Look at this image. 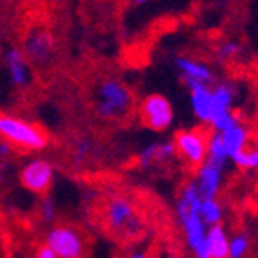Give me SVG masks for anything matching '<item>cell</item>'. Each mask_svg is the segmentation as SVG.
<instances>
[{
	"label": "cell",
	"instance_id": "3",
	"mask_svg": "<svg viewBox=\"0 0 258 258\" xmlns=\"http://www.w3.org/2000/svg\"><path fill=\"white\" fill-rule=\"evenodd\" d=\"M103 219L107 228L119 237H136L143 228L136 204L125 195H112L103 208Z\"/></svg>",
	"mask_w": 258,
	"mask_h": 258
},
{
	"label": "cell",
	"instance_id": "23",
	"mask_svg": "<svg viewBox=\"0 0 258 258\" xmlns=\"http://www.w3.org/2000/svg\"><path fill=\"white\" fill-rule=\"evenodd\" d=\"M155 148H157V141L147 145V147L139 152V155H138L139 168H145V170H148V168L155 166Z\"/></svg>",
	"mask_w": 258,
	"mask_h": 258
},
{
	"label": "cell",
	"instance_id": "10",
	"mask_svg": "<svg viewBox=\"0 0 258 258\" xmlns=\"http://www.w3.org/2000/svg\"><path fill=\"white\" fill-rule=\"evenodd\" d=\"M4 65L6 73L11 85L17 91H24L31 85V63L27 61L26 54L22 52L20 47H8L4 51Z\"/></svg>",
	"mask_w": 258,
	"mask_h": 258
},
{
	"label": "cell",
	"instance_id": "11",
	"mask_svg": "<svg viewBox=\"0 0 258 258\" xmlns=\"http://www.w3.org/2000/svg\"><path fill=\"white\" fill-rule=\"evenodd\" d=\"M173 65H175L177 73L181 74L186 87L197 85V83L211 85L215 80V74H213L211 67L204 61H197L194 58H188V56H175Z\"/></svg>",
	"mask_w": 258,
	"mask_h": 258
},
{
	"label": "cell",
	"instance_id": "24",
	"mask_svg": "<svg viewBox=\"0 0 258 258\" xmlns=\"http://www.w3.org/2000/svg\"><path fill=\"white\" fill-rule=\"evenodd\" d=\"M92 150V143L89 139H82V141L74 143V150H73V161L74 164H82L87 161V157L91 155Z\"/></svg>",
	"mask_w": 258,
	"mask_h": 258
},
{
	"label": "cell",
	"instance_id": "15",
	"mask_svg": "<svg viewBox=\"0 0 258 258\" xmlns=\"http://www.w3.org/2000/svg\"><path fill=\"white\" fill-rule=\"evenodd\" d=\"M211 96H213V116L229 112L233 108V101H235V87L231 83L220 82L215 87H211Z\"/></svg>",
	"mask_w": 258,
	"mask_h": 258
},
{
	"label": "cell",
	"instance_id": "20",
	"mask_svg": "<svg viewBox=\"0 0 258 258\" xmlns=\"http://www.w3.org/2000/svg\"><path fill=\"white\" fill-rule=\"evenodd\" d=\"M242 52V45L235 40H229V42H222L217 49V60L222 61V63H228V61L238 58Z\"/></svg>",
	"mask_w": 258,
	"mask_h": 258
},
{
	"label": "cell",
	"instance_id": "16",
	"mask_svg": "<svg viewBox=\"0 0 258 258\" xmlns=\"http://www.w3.org/2000/svg\"><path fill=\"white\" fill-rule=\"evenodd\" d=\"M199 215L203 219V222L206 224V228L222 224L224 210L222 204L217 199H201V208H199Z\"/></svg>",
	"mask_w": 258,
	"mask_h": 258
},
{
	"label": "cell",
	"instance_id": "27",
	"mask_svg": "<svg viewBox=\"0 0 258 258\" xmlns=\"http://www.w3.org/2000/svg\"><path fill=\"white\" fill-rule=\"evenodd\" d=\"M147 2H148V0H130V4L136 6V8H139V6H145Z\"/></svg>",
	"mask_w": 258,
	"mask_h": 258
},
{
	"label": "cell",
	"instance_id": "25",
	"mask_svg": "<svg viewBox=\"0 0 258 258\" xmlns=\"http://www.w3.org/2000/svg\"><path fill=\"white\" fill-rule=\"evenodd\" d=\"M35 258H58V256H56V253L51 249V247H49V245L42 244V245L38 247V249H36Z\"/></svg>",
	"mask_w": 258,
	"mask_h": 258
},
{
	"label": "cell",
	"instance_id": "7",
	"mask_svg": "<svg viewBox=\"0 0 258 258\" xmlns=\"http://www.w3.org/2000/svg\"><path fill=\"white\" fill-rule=\"evenodd\" d=\"M208 138L210 134L203 128L179 130L173 136L177 155L188 164L189 168H199L204 163L208 154Z\"/></svg>",
	"mask_w": 258,
	"mask_h": 258
},
{
	"label": "cell",
	"instance_id": "13",
	"mask_svg": "<svg viewBox=\"0 0 258 258\" xmlns=\"http://www.w3.org/2000/svg\"><path fill=\"white\" fill-rule=\"evenodd\" d=\"M206 247L210 258H229V237L222 224L208 228Z\"/></svg>",
	"mask_w": 258,
	"mask_h": 258
},
{
	"label": "cell",
	"instance_id": "5",
	"mask_svg": "<svg viewBox=\"0 0 258 258\" xmlns=\"http://www.w3.org/2000/svg\"><path fill=\"white\" fill-rule=\"evenodd\" d=\"M22 52L26 54L27 61L35 67H47L56 54L54 35L45 26L29 27L22 42Z\"/></svg>",
	"mask_w": 258,
	"mask_h": 258
},
{
	"label": "cell",
	"instance_id": "21",
	"mask_svg": "<svg viewBox=\"0 0 258 258\" xmlns=\"http://www.w3.org/2000/svg\"><path fill=\"white\" fill-rule=\"evenodd\" d=\"M40 222L42 224H47V226H52L56 222V217H58V206L56 203L52 201L49 195L42 199V203H40Z\"/></svg>",
	"mask_w": 258,
	"mask_h": 258
},
{
	"label": "cell",
	"instance_id": "17",
	"mask_svg": "<svg viewBox=\"0 0 258 258\" xmlns=\"http://www.w3.org/2000/svg\"><path fill=\"white\" fill-rule=\"evenodd\" d=\"M231 161L235 166L245 170V172L258 170V147H245L235 157H231Z\"/></svg>",
	"mask_w": 258,
	"mask_h": 258
},
{
	"label": "cell",
	"instance_id": "12",
	"mask_svg": "<svg viewBox=\"0 0 258 258\" xmlns=\"http://www.w3.org/2000/svg\"><path fill=\"white\" fill-rule=\"evenodd\" d=\"M189 89V103L195 117L203 123L210 125V119L213 116V96H211V85L197 83L188 87Z\"/></svg>",
	"mask_w": 258,
	"mask_h": 258
},
{
	"label": "cell",
	"instance_id": "14",
	"mask_svg": "<svg viewBox=\"0 0 258 258\" xmlns=\"http://www.w3.org/2000/svg\"><path fill=\"white\" fill-rule=\"evenodd\" d=\"M222 141H224V147H226V152H228V157L231 161V157L242 152L245 147H247V143H249V132L245 128L242 123H237L235 126L231 128L224 130L222 134Z\"/></svg>",
	"mask_w": 258,
	"mask_h": 258
},
{
	"label": "cell",
	"instance_id": "1",
	"mask_svg": "<svg viewBox=\"0 0 258 258\" xmlns=\"http://www.w3.org/2000/svg\"><path fill=\"white\" fill-rule=\"evenodd\" d=\"M134 107L130 87L116 76L103 78L96 87V110L101 119L117 121L128 116Z\"/></svg>",
	"mask_w": 258,
	"mask_h": 258
},
{
	"label": "cell",
	"instance_id": "26",
	"mask_svg": "<svg viewBox=\"0 0 258 258\" xmlns=\"http://www.w3.org/2000/svg\"><path fill=\"white\" fill-rule=\"evenodd\" d=\"M125 258H148V254L145 253V251H132V253H128Z\"/></svg>",
	"mask_w": 258,
	"mask_h": 258
},
{
	"label": "cell",
	"instance_id": "22",
	"mask_svg": "<svg viewBox=\"0 0 258 258\" xmlns=\"http://www.w3.org/2000/svg\"><path fill=\"white\" fill-rule=\"evenodd\" d=\"M175 155H177V152H175L173 141H161V143L157 141V148H155V166L172 161Z\"/></svg>",
	"mask_w": 258,
	"mask_h": 258
},
{
	"label": "cell",
	"instance_id": "4",
	"mask_svg": "<svg viewBox=\"0 0 258 258\" xmlns=\"http://www.w3.org/2000/svg\"><path fill=\"white\" fill-rule=\"evenodd\" d=\"M43 244L49 245L58 258H82L87 249L82 231L71 224L49 226Z\"/></svg>",
	"mask_w": 258,
	"mask_h": 258
},
{
	"label": "cell",
	"instance_id": "18",
	"mask_svg": "<svg viewBox=\"0 0 258 258\" xmlns=\"http://www.w3.org/2000/svg\"><path fill=\"white\" fill-rule=\"evenodd\" d=\"M249 235L245 231H237L229 238V258H245L249 253Z\"/></svg>",
	"mask_w": 258,
	"mask_h": 258
},
{
	"label": "cell",
	"instance_id": "8",
	"mask_svg": "<svg viewBox=\"0 0 258 258\" xmlns=\"http://www.w3.org/2000/svg\"><path fill=\"white\" fill-rule=\"evenodd\" d=\"M20 182L26 189H29L35 195H49L54 182V166L49 159L36 157L27 161L20 168Z\"/></svg>",
	"mask_w": 258,
	"mask_h": 258
},
{
	"label": "cell",
	"instance_id": "2",
	"mask_svg": "<svg viewBox=\"0 0 258 258\" xmlns=\"http://www.w3.org/2000/svg\"><path fill=\"white\" fill-rule=\"evenodd\" d=\"M0 138L27 152H42L49 147L47 134L38 125L11 114H0Z\"/></svg>",
	"mask_w": 258,
	"mask_h": 258
},
{
	"label": "cell",
	"instance_id": "19",
	"mask_svg": "<svg viewBox=\"0 0 258 258\" xmlns=\"http://www.w3.org/2000/svg\"><path fill=\"white\" fill-rule=\"evenodd\" d=\"M237 123H240L238 116L233 110H229V112H222V114H217V116L211 117L210 126L213 128V132L222 134L224 130L231 128V126H235Z\"/></svg>",
	"mask_w": 258,
	"mask_h": 258
},
{
	"label": "cell",
	"instance_id": "6",
	"mask_svg": "<svg viewBox=\"0 0 258 258\" xmlns=\"http://www.w3.org/2000/svg\"><path fill=\"white\" fill-rule=\"evenodd\" d=\"M141 123L154 132H164L173 123V107L170 99L163 94H148L141 99L138 107Z\"/></svg>",
	"mask_w": 258,
	"mask_h": 258
},
{
	"label": "cell",
	"instance_id": "9",
	"mask_svg": "<svg viewBox=\"0 0 258 258\" xmlns=\"http://www.w3.org/2000/svg\"><path fill=\"white\" fill-rule=\"evenodd\" d=\"M226 164L228 163H224V161L206 157L204 163L197 168L195 182H197L201 199H217V195L220 191V186H222Z\"/></svg>",
	"mask_w": 258,
	"mask_h": 258
}]
</instances>
